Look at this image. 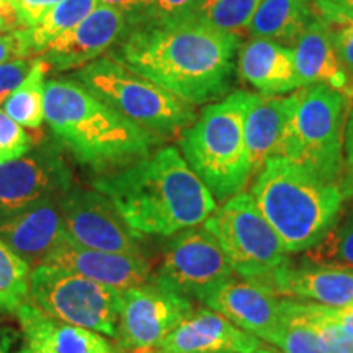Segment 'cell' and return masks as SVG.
<instances>
[{
  "label": "cell",
  "mask_w": 353,
  "mask_h": 353,
  "mask_svg": "<svg viewBox=\"0 0 353 353\" xmlns=\"http://www.w3.org/2000/svg\"><path fill=\"white\" fill-rule=\"evenodd\" d=\"M312 19V0H262L249 25V34L293 48Z\"/></svg>",
  "instance_id": "cb8c5ba5"
},
{
  "label": "cell",
  "mask_w": 353,
  "mask_h": 353,
  "mask_svg": "<svg viewBox=\"0 0 353 353\" xmlns=\"http://www.w3.org/2000/svg\"><path fill=\"white\" fill-rule=\"evenodd\" d=\"M59 205L65 239L105 252L143 254L139 234L128 228L108 198L97 190L72 187Z\"/></svg>",
  "instance_id": "4fadbf2b"
},
{
  "label": "cell",
  "mask_w": 353,
  "mask_h": 353,
  "mask_svg": "<svg viewBox=\"0 0 353 353\" xmlns=\"http://www.w3.org/2000/svg\"><path fill=\"white\" fill-rule=\"evenodd\" d=\"M59 2H63V0H17V7L20 8L26 26L32 28V26L38 25L44 19V15Z\"/></svg>",
  "instance_id": "f35d334b"
},
{
  "label": "cell",
  "mask_w": 353,
  "mask_h": 353,
  "mask_svg": "<svg viewBox=\"0 0 353 353\" xmlns=\"http://www.w3.org/2000/svg\"><path fill=\"white\" fill-rule=\"evenodd\" d=\"M43 263L57 265L79 275L94 280L97 283L126 291L138 288L152 280V267L143 254L105 252L87 249L69 239L57 244Z\"/></svg>",
  "instance_id": "2e32d148"
},
{
  "label": "cell",
  "mask_w": 353,
  "mask_h": 353,
  "mask_svg": "<svg viewBox=\"0 0 353 353\" xmlns=\"http://www.w3.org/2000/svg\"><path fill=\"white\" fill-rule=\"evenodd\" d=\"M61 200V198H59ZM59 200H51L0 218V241L34 268L64 239Z\"/></svg>",
  "instance_id": "d6986e66"
},
{
  "label": "cell",
  "mask_w": 353,
  "mask_h": 353,
  "mask_svg": "<svg viewBox=\"0 0 353 353\" xmlns=\"http://www.w3.org/2000/svg\"><path fill=\"white\" fill-rule=\"evenodd\" d=\"M201 226L218 242L234 272L245 280H257L288 262L280 237L250 193L228 198Z\"/></svg>",
  "instance_id": "9c48e42d"
},
{
  "label": "cell",
  "mask_w": 353,
  "mask_h": 353,
  "mask_svg": "<svg viewBox=\"0 0 353 353\" xmlns=\"http://www.w3.org/2000/svg\"><path fill=\"white\" fill-rule=\"evenodd\" d=\"M32 149V136L3 110H0V164L25 156Z\"/></svg>",
  "instance_id": "d6a6232c"
},
{
  "label": "cell",
  "mask_w": 353,
  "mask_h": 353,
  "mask_svg": "<svg viewBox=\"0 0 353 353\" xmlns=\"http://www.w3.org/2000/svg\"><path fill=\"white\" fill-rule=\"evenodd\" d=\"M20 30H28L20 8L10 0H0V33L20 32Z\"/></svg>",
  "instance_id": "ab89813d"
},
{
  "label": "cell",
  "mask_w": 353,
  "mask_h": 353,
  "mask_svg": "<svg viewBox=\"0 0 353 353\" xmlns=\"http://www.w3.org/2000/svg\"><path fill=\"white\" fill-rule=\"evenodd\" d=\"M293 54L301 88L322 83L347 95V76L316 13L298 41L293 44Z\"/></svg>",
  "instance_id": "603a6c76"
},
{
  "label": "cell",
  "mask_w": 353,
  "mask_h": 353,
  "mask_svg": "<svg viewBox=\"0 0 353 353\" xmlns=\"http://www.w3.org/2000/svg\"><path fill=\"white\" fill-rule=\"evenodd\" d=\"M234 268L205 228L179 232L165 247L152 280L188 299L200 298L234 276Z\"/></svg>",
  "instance_id": "8fae6325"
},
{
  "label": "cell",
  "mask_w": 353,
  "mask_h": 353,
  "mask_svg": "<svg viewBox=\"0 0 353 353\" xmlns=\"http://www.w3.org/2000/svg\"><path fill=\"white\" fill-rule=\"evenodd\" d=\"M262 0H205L198 7V15L223 32L242 38L249 34V25Z\"/></svg>",
  "instance_id": "f546056e"
},
{
  "label": "cell",
  "mask_w": 353,
  "mask_h": 353,
  "mask_svg": "<svg viewBox=\"0 0 353 353\" xmlns=\"http://www.w3.org/2000/svg\"><path fill=\"white\" fill-rule=\"evenodd\" d=\"M268 343L280 348L281 353H324L317 345L311 329L299 317L291 312L288 301L283 299V322L281 327L272 335Z\"/></svg>",
  "instance_id": "1f68e13d"
},
{
  "label": "cell",
  "mask_w": 353,
  "mask_h": 353,
  "mask_svg": "<svg viewBox=\"0 0 353 353\" xmlns=\"http://www.w3.org/2000/svg\"><path fill=\"white\" fill-rule=\"evenodd\" d=\"M200 301L265 342L270 341L283 322V299L245 278L232 276L221 281L203 294Z\"/></svg>",
  "instance_id": "5bb4252c"
},
{
  "label": "cell",
  "mask_w": 353,
  "mask_h": 353,
  "mask_svg": "<svg viewBox=\"0 0 353 353\" xmlns=\"http://www.w3.org/2000/svg\"><path fill=\"white\" fill-rule=\"evenodd\" d=\"M10 2H15L17 3V0H10Z\"/></svg>",
  "instance_id": "681fc988"
},
{
  "label": "cell",
  "mask_w": 353,
  "mask_h": 353,
  "mask_svg": "<svg viewBox=\"0 0 353 353\" xmlns=\"http://www.w3.org/2000/svg\"><path fill=\"white\" fill-rule=\"evenodd\" d=\"M198 7H200L198 0H154V8L149 20H169L193 15L198 12Z\"/></svg>",
  "instance_id": "74e56055"
},
{
  "label": "cell",
  "mask_w": 353,
  "mask_h": 353,
  "mask_svg": "<svg viewBox=\"0 0 353 353\" xmlns=\"http://www.w3.org/2000/svg\"><path fill=\"white\" fill-rule=\"evenodd\" d=\"M341 192L343 200L353 198V108H350L345 123V134H343V169L341 176Z\"/></svg>",
  "instance_id": "d590c367"
},
{
  "label": "cell",
  "mask_w": 353,
  "mask_h": 353,
  "mask_svg": "<svg viewBox=\"0 0 353 353\" xmlns=\"http://www.w3.org/2000/svg\"><path fill=\"white\" fill-rule=\"evenodd\" d=\"M260 339L234 325L210 307L195 309L162 341L157 352L237 353L257 347Z\"/></svg>",
  "instance_id": "ac0fdd59"
},
{
  "label": "cell",
  "mask_w": 353,
  "mask_h": 353,
  "mask_svg": "<svg viewBox=\"0 0 353 353\" xmlns=\"http://www.w3.org/2000/svg\"><path fill=\"white\" fill-rule=\"evenodd\" d=\"M32 267L0 241V301L6 311H15L28 301Z\"/></svg>",
  "instance_id": "4dcf8cb0"
},
{
  "label": "cell",
  "mask_w": 353,
  "mask_h": 353,
  "mask_svg": "<svg viewBox=\"0 0 353 353\" xmlns=\"http://www.w3.org/2000/svg\"><path fill=\"white\" fill-rule=\"evenodd\" d=\"M237 72L262 97H280L301 88L293 48L272 39L254 38L241 46Z\"/></svg>",
  "instance_id": "44dd1931"
},
{
  "label": "cell",
  "mask_w": 353,
  "mask_h": 353,
  "mask_svg": "<svg viewBox=\"0 0 353 353\" xmlns=\"http://www.w3.org/2000/svg\"><path fill=\"white\" fill-rule=\"evenodd\" d=\"M239 50L237 34L218 30L193 13L131 26L110 57L187 103L198 105L226 94Z\"/></svg>",
  "instance_id": "6da1fadb"
},
{
  "label": "cell",
  "mask_w": 353,
  "mask_h": 353,
  "mask_svg": "<svg viewBox=\"0 0 353 353\" xmlns=\"http://www.w3.org/2000/svg\"><path fill=\"white\" fill-rule=\"evenodd\" d=\"M193 311L192 299L154 280L123 291L117 350L156 353L167 335Z\"/></svg>",
  "instance_id": "30bf717a"
},
{
  "label": "cell",
  "mask_w": 353,
  "mask_h": 353,
  "mask_svg": "<svg viewBox=\"0 0 353 353\" xmlns=\"http://www.w3.org/2000/svg\"><path fill=\"white\" fill-rule=\"evenodd\" d=\"M72 170L56 145L44 144L0 164V218L59 200L72 188Z\"/></svg>",
  "instance_id": "7c38bea8"
},
{
  "label": "cell",
  "mask_w": 353,
  "mask_h": 353,
  "mask_svg": "<svg viewBox=\"0 0 353 353\" xmlns=\"http://www.w3.org/2000/svg\"><path fill=\"white\" fill-rule=\"evenodd\" d=\"M17 353H33V352L30 350L28 347H25V348H21V350H19V352H17Z\"/></svg>",
  "instance_id": "f6af8a7d"
},
{
  "label": "cell",
  "mask_w": 353,
  "mask_h": 353,
  "mask_svg": "<svg viewBox=\"0 0 353 353\" xmlns=\"http://www.w3.org/2000/svg\"><path fill=\"white\" fill-rule=\"evenodd\" d=\"M76 77L101 101L161 139L179 134L195 121L192 105L113 57H99Z\"/></svg>",
  "instance_id": "52a82bcc"
},
{
  "label": "cell",
  "mask_w": 353,
  "mask_h": 353,
  "mask_svg": "<svg viewBox=\"0 0 353 353\" xmlns=\"http://www.w3.org/2000/svg\"><path fill=\"white\" fill-rule=\"evenodd\" d=\"M329 2L334 3L335 7L342 8V10L353 13V0H329Z\"/></svg>",
  "instance_id": "ee69618b"
},
{
  "label": "cell",
  "mask_w": 353,
  "mask_h": 353,
  "mask_svg": "<svg viewBox=\"0 0 353 353\" xmlns=\"http://www.w3.org/2000/svg\"><path fill=\"white\" fill-rule=\"evenodd\" d=\"M348 97L322 83L298 90L275 157H283L325 183H341Z\"/></svg>",
  "instance_id": "8992f818"
},
{
  "label": "cell",
  "mask_w": 353,
  "mask_h": 353,
  "mask_svg": "<svg viewBox=\"0 0 353 353\" xmlns=\"http://www.w3.org/2000/svg\"><path fill=\"white\" fill-rule=\"evenodd\" d=\"M198 2H200V3H201V2H205V0H198Z\"/></svg>",
  "instance_id": "7dc6e473"
},
{
  "label": "cell",
  "mask_w": 353,
  "mask_h": 353,
  "mask_svg": "<svg viewBox=\"0 0 353 353\" xmlns=\"http://www.w3.org/2000/svg\"><path fill=\"white\" fill-rule=\"evenodd\" d=\"M19 334L12 327H0V353H10Z\"/></svg>",
  "instance_id": "b9f144b4"
},
{
  "label": "cell",
  "mask_w": 353,
  "mask_h": 353,
  "mask_svg": "<svg viewBox=\"0 0 353 353\" xmlns=\"http://www.w3.org/2000/svg\"><path fill=\"white\" fill-rule=\"evenodd\" d=\"M34 51L28 38V30L20 32L0 33V64H6L13 59L33 57Z\"/></svg>",
  "instance_id": "e575fe53"
},
{
  "label": "cell",
  "mask_w": 353,
  "mask_h": 353,
  "mask_svg": "<svg viewBox=\"0 0 353 353\" xmlns=\"http://www.w3.org/2000/svg\"><path fill=\"white\" fill-rule=\"evenodd\" d=\"M50 65L41 57L34 61L33 69L2 103L12 120L30 130H38L44 121V85Z\"/></svg>",
  "instance_id": "484cf974"
},
{
  "label": "cell",
  "mask_w": 353,
  "mask_h": 353,
  "mask_svg": "<svg viewBox=\"0 0 353 353\" xmlns=\"http://www.w3.org/2000/svg\"><path fill=\"white\" fill-rule=\"evenodd\" d=\"M131 231L175 236L205 223L218 201L174 145L94 180Z\"/></svg>",
  "instance_id": "7a4b0ae2"
},
{
  "label": "cell",
  "mask_w": 353,
  "mask_h": 353,
  "mask_svg": "<svg viewBox=\"0 0 353 353\" xmlns=\"http://www.w3.org/2000/svg\"><path fill=\"white\" fill-rule=\"evenodd\" d=\"M301 265L353 273V205L319 242L303 252Z\"/></svg>",
  "instance_id": "d4e9b609"
},
{
  "label": "cell",
  "mask_w": 353,
  "mask_h": 353,
  "mask_svg": "<svg viewBox=\"0 0 353 353\" xmlns=\"http://www.w3.org/2000/svg\"><path fill=\"white\" fill-rule=\"evenodd\" d=\"M156 353H167V352H156Z\"/></svg>",
  "instance_id": "c3c4849f"
},
{
  "label": "cell",
  "mask_w": 353,
  "mask_h": 353,
  "mask_svg": "<svg viewBox=\"0 0 353 353\" xmlns=\"http://www.w3.org/2000/svg\"><path fill=\"white\" fill-rule=\"evenodd\" d=\"M314 13L324 26L348 81V100H353V13L335 7L329 0H312Z\"/></svg>",
  "instance_id": "83f0119b"
},
{
  "label": "cell",
  "mask_w": 353,
  "mask_h": 353,
  "mask_svg": "<svg viewBox=\"0 0 353 353\" xmlns=\"http://www.w3.org/2000/svg\"><path fill=\"white\" fill-rule=\"evenodd\" d=\"M296 99L298 90L286 97L255 95L252 105L247 110L244 123L250 179L259 174L268 159L276 156Z\"/></svg>",
  "instance_id": "7402d4cb"
},
{
  "label": "cell",
  "mask_w": 353,
  "mask_h": 353,
  "mask_svg": "<svg viewBox=\"0 0 353 353\" xmlns=\"http://www.w3.org/2000/svg\"><path fill=\"white\" fill-rule=\"evenodd\" d=\"M250 195L286 254H303L319 242L345 201L339 185L322 182L283 157L265 162Z\"/></svg>",
  "instance_id": "277c9868"
},
{
  "label": "cell",
  "mask_w": 353,
  "mask_h": 353,
  "mask_svg": "<svg viewBox=\"0 0 353 353\" xmlns=\"http://www.w3.org/2000/svg\"><path fill=\"white\" fill-rule=\"evenodd\" d=\"M100 6L112 7L114 10L125 13L128 28L149 20L154 8V0H99Z\"/></svg>",
  "instance_id": "8d00e7d4"
},
{
  "label": "cell",
  "mask_w": 353,
  "mask_h": 353,
  "mask_svg": "<svg viewBox=\"0 0 353 353\" xmlns=\"http://www.w3.org/2000/svg\"><path fill=\"white\" fill-rule=\"evenodd\" d=\"M44 120L77 162L100 172L149 156L161 141L72 79L46 82Z\"/></svg>",
  "instance_id": "3957f363"
},
{
  "label": "cell",
  "mask_w": 353,
  "mask_h": 353,
  "mask_svg": "<svg viewBox=\"0 0 353 353\" xmlns=\"http://www.w3.org/2000/svg\"><path fill=\"white\" fill-rule=\"evenodd\" d=\"M128 26L125 13L99 6L77 26L52 39L41 51V59L56 70L85 68L118 44Z\"/></svg>",
  "instance_id": "9a60e30c"
},
{
  "label": "cell",
  "mask_w": 353,
  "mask_h": 353,
  "mask_svg": "<svg viewBox=\"0 0 353 353\" xmlns=\"http://www.w3.org/2000/svg\"><path fill=\"white\" fill-rule=\"evenodd\" d=\"M0 311H3V304H2V301H0Z\"/></svg>",
  "instance_id": "bcb514c9"
},
{
  "label": "cell",
  "mask_w": 353,
  "mask_h": 353,
  "mask_svg": "<svg viewBox=\"0 0 353 353\" xmlns=\"http://www.w3.org/2000/svg\"><path fill=\"white\" fill-rule=\"evenodd\" d=\"M288 301V307L314 334L317 345L324 353H353V332L330 317L325 306L314 303Z\"/></svg>",
  "instance_id": "4316f807"
},
{
  "label": "cell",
  "mask_w": 353,
  "mask_h": 353,
  "mask_svg": "<svg viewBox=\"0 0 353 353\" xmlns=\"http://www.w3.org/2000/svg\"><path fill=\"white\" fill-rule=\"evenodd\" d=\"M237 353H281V352L276 350V348H272V347L263 345V343H259L257 347L250 348V350H247V352H237Z\"/></svg>",
  "instance_id": "7bdbcfd3"
},
{
  "label": "cell",
  "mask_w": 353,
  "mask_h": 353,
  "mask_svg": "<svg viewBox=\"0 0 353 353\" xmlns=\"http://www.w3.org/2000/svg\"><path fill=\"white\" fill-rule=\"evenodd\" d=\"M121 293L57 265L32 268L28 303L46 316L117 341Z\"/></svg>",
  "instance_id": "ba28073f"
},
{
  "label": "cell",
  "mask_w": 353,
  "mask_h": 353,
  "mask_svg": "<svg viewBox=\"0 0 353 353\" xmlns=\"http://www.w3.org/2000/svg\"><path fill=\"white\" fill-rule=\"evenodd\" d=\"M325 311L330 317H334L335 321L341 322L342 325H345L347 329H350L353 332V304L342 307H329L325 306Z\"/></svg>",
  "instance_id": "60d3db41"
},
{
  "label": "cell",
  "mask_w": 353,
  "mask_h": 353,
  "mask_svg": "<svg viewBox=\"0 0 353 353\" xmlns=\"http://www.w3.org/2000/svg\"><path fill=\"white\" fill-rule=\"evenodd\" d=\"M33 57L13 59L0 64V103H3L8 95L25 81L34 65Z\"/></svg>",
  "instance_id": "836d02e7"
},
{
  "label": "cell",
  "mask_w": 353,
  "mask_h": 353,
  "mask_svg": "<svg viewBox=\"0 0 353 353\" xmlns=\"http://www.w3.org/2000/svg\"><path fill=\"white\" fill-rule=\"evenodd\" d=\"M13 314L33 353H118L101 334L52 319L28 301L21 303Z\"/></svg>",
  "instance_id": "ffe728a7"
},
{
  "label": "cell",
  "mask_w": 353,
  "mask_h": 353,
  "mask_svg": "<svg viewBox=\"0 0 353 353\" xmlns=\"http://www.w3.org/2000/svg\"><path fill=\"white\" fill-rule=\"evenodd\" d=\"M99 6V0H63L52 7L38 25L28 28V38L34 54H39L52 39L85 20Z\"/></svg>",
  "instance_id": "f1b7e54d"
},
{
  "label": "cell",
  "mask_w": 353,
  "mask_h": 353,
  "mask_svg": "<svg viewBox=\"0 0 353 353\" xmlns=\"http://www.w3.org/2000/svg\"><path fill=\"white\" fill-rule=\"evenodd\" d=\"M280 299L342 307L353 304V273L321 267H293L286 262L257 280H250Z\"/></svg>",
  "instance_id": "e0dca14e"
},
{
  "label": "cell",
  "mask_w": 353,
  "mask_h": 353,
  "mask_svg": "<svg viewBox=\"0 0 353 353\" xmlns=\"http://www.w3.org/2000/svg\"><path fill=\"white\" fill-rule=\"evenodd\" d=\"M255 95L239 90L208 105L180 136L183 159L216 201L241 193L250 180L244 123Z\"/></svg>",
  "instance_id": "5b68a950"
}]
</instances>
